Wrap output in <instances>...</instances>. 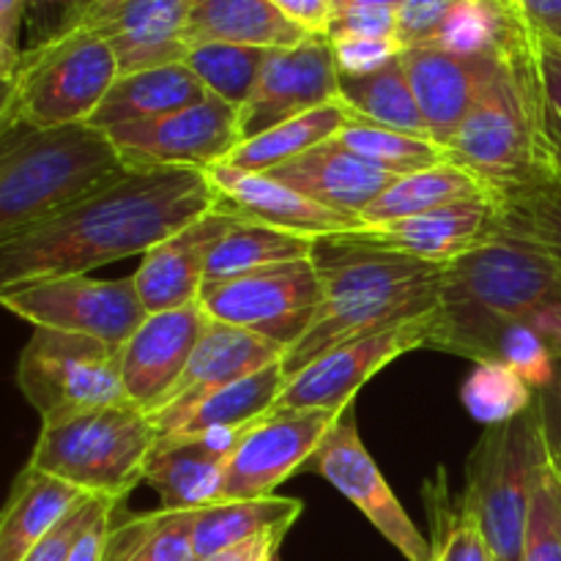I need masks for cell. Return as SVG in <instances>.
Wrapping results in <instances>:
<instances>
[{
	"instance_id": "484cf974",
	"label": "cell",
	"mask_w": 561,
	"mask_h": 561,
	"mask_svg": "<svg viewBox=\"0 0 561 561\" xmlns=\"http://www.w3.org/2000/svg\"><path fill=\"white\" fill-rule=\"evenodd\" d=\"M312 33L285 16L272 0H192L186 47L192 44H241V47H299Z\"/></svg>"
},
{
	"instance_id": "f35d334b",
	"label": "cell",
	"mask_w": 561,
	"mask_h": 561,
	"mask_svg": "<svg viewBox=\"0 0 561 561\" xmlns=\"http://www.w3.org/2000/svg\"><path fill=\"white\" fill-rule=\"evenodd\" d=\"M268 49L241 47V44H192L184 64L201 77L208 93L225 99L233 107H244L255 91V82L266 64Z\"/></svg>"
},
{
	"instance_id": "bcb514c9",
	"label": "cell",
	"mask_w": 561,
	"mask_h": 561,
	"mask_svg": "<svg viewBox=\"0 0 561 561\" xmlns=\"http://www.w3.org/2000/svg\"><path fill=\"white\" fill-rule=\"evenodd\" d=\"M334 49L340 75L365 77L381 71L392 60L403 55V44L398 38H329Z\"/></svg>"
},
{
	"instance_id": "91938a15",
	"label": "cell",
	"mask_w": 561,
	"mask_h": 561,
	"mask_svg": "<svg viewBox=\"0 0 561 561\" xmlns=\"http://www.w3.org/2000/svg\"><path fill=\"white\" fill-rule=\"evenodd\" d=\"M559 403H561V389H559Z\"/></svg>"
},
{
	"instance_id": "5b68a950",
	"label": "cell",
	"mask_w": 561,
	"mask_h": 561,
	"mask_svg": "<svg viewBox=\"0 0 561 561\" xmlns=\"http://www.w3.org/2000/svg\"><path fill=\"white\" fill-rule=\"evenodd\" d=\"M531 42L535 31L496 58L474 107L447 142L449 159L480 175L496 195L557 175L537 124Z\"/></svg>"
},
{
	"instance_id": "cb8c5ba5",
	"label": "cell",
	"mask_w": 561,
	"mask_h": 561,
	"mask_svg": "<svg viewBox=\"0 0 561 561\" xmlns=\"http://www.w3.org/2000/svg\"><path fill=\"white\" fill-rule=\"evenodd\" d=\"M192 0H124L110 14L85 22L115 49L121 75L184 64Z\"/></svg>"
},
{
	"instance_id": "6da1fadb",
	"label": "cell",
	"mask_w": 561,
	"mask_h": 561,
	"mask_svg": "<svg viewBox=\"0 0 561 561\" xmlns=\"http://www.w3.org/2000/svg\"><path fill=\"white\" fill-rule=\"evenodd\" d=\"M217 206L206 170L129 168L85 201L0 241V290L146 255Z\"/></svg>"
},
{
	"instance_id": "f5cc1de1",
	"label": "cell",
	"mask_w": 561,
	"mask_h": 561,
	"mask_svg": "<svg viewBox=\"0 0 561 561\" xmlns=\"http://www.w3.org/2000/svg\"><path fill=\"white\" fill-rule=\"evenodd\" d=\"M285 16L299 22L312 36H327L329 22H332L334 3L332 0H272Z\"/></svg>"
},
{
	"instance_id": "9f6ffc18",
	"label": "cell",
	"mask_w": 561,
	"mask_h": 561,
	"mask_svg": "<svg viewBox=\"0 0 561 561\" xmlns=\"http://www.w3.org/2000/svg\"><path fill=\"white\" fill-rule=\"evenodd\" d=\"M118 3H124V0H93V5H91V9H88V14H85V20H82V25H85V22L99 20V16L110 14V11H113Z\"/></svg>"
},
{
	"instance_id": "680465c9",
	"label": "cell",
	"mask_w": 561,
	"mask_h": 561,
	"mask_svg": "<svg viewBox=\"0 0 561 561\" xmlns=\"http://www.w3.org/2000/svg\"><path fill=\"white\" fill-rule=\"evenodd\" d=\"M548 436H551V449H553V455H557V460L561 466V425L557 427L551 420H548Z\"/></svg>"
},
{
	"instance_id": "c3c4849f",
	"label": "cell",
	"mask_w": 561,
	"mask_h": 561,
	"mask_svg": "<svg viewBox=\"0 0 561 561\" xmlns=\"http://www.w3.org/2000/svg\"><path fill=\"white\" fill-rule=\"evenodd\" d=\"M458 0H403L398 5V38L405 49L436 42Z\"/></svg>"
},
{
	"instance_id": "5bb4252c",
	"label": "cell",
	"mask_w": 561,
	"mask_h": 561,
	"mask_svg": "<svg viewBox=\"0 0 561 561\" xmlns=\"http://www.w3.org/2000/svg\"><path fill=\"white\" fill-rule=\"evenodd\" d=\"M307 469L318 471L329 485L337 488L389 546L398 548L405 561H433L431 540L420 535L414 520L398 502L381 469L359 438L354 411H345L321 444Z\"/></svg>"
},
{
	"instance_id": "1f68e13d",
	"label": "cell",
	"mask_w": 561,
	"mask_h": 561,
	"mask_svg": "<svg viewBox=\"0 0 561 561\" xmlns=\"http://www.w3.org/2000/svg\"><path fill=\"white\" fill-rule=\"evenodd\" d=\"M348 118L351 110L345 107L343 99H334V102L321 104V107L310 110L299 118H290L274 129L263 131V135L252 137V140H244L225 164L250 170V173H268V170L337 137V131L348 124Z\"/></svg>"
},
{
	"instance_id": "7dc6e473",
	"label": "cell",
	"mask_w": 561,
	"mask_h": 561,
	"mask_svg": "<svg viewBox=\"0 0 561 561\" xmlns=\"http://www.w3.org/2000/svg\"><path fill=\"white\" fill-rule=\"evenodd\" d=\"M327 38H398V9L354 5V9L334 11Z\"/></svg>"
},
{
	"instance_id": "ac0fdd59",
	"label": "cell",
	"mask_w": 561,
	"mask_h": 561,
	"mask_svg": "<svg viewBox=\"0 0 561 561\" xmlns=\"http://www.w3.org/2000/svg\"><path fill=\"white\" fill-rule=\"evenodd\" d=\"M206 327L208 316L201 301L179 310L148 312L140 329L118 348L126 398L148 414L162 409Z\"/></svg>"
},
{
	"instance_id": "e0dca14e",
	"label": "cell",
	"mask_w": 561,
	"mask_h": 561,
	"mask_svg": "<svg viewBox=\"0 0 561 561\" xmlns=\"http://www.w3.org/2000/svg\"><path fill=\"white\" fill-rule=\"evenodd\" d=\"M247 431L214 427L159 436L148 455L146 485L157 491L162 510L197 513L222 502L230 458Z\"/></svg>"
},
{
	"instance_id": "7a4b0ae2",
	"label": "cell",
	"mask_w": 561,
	"mask_h": 561,
	"mask_svg": "<svg viewBox=\"0 0 561 561\" xmlns=\"http://www.w3.org/2000/svg\"><path fill=\"white\" fill-rule=\"evenodd\" d=\"M321 277V310L305 337L285 351L288 376L327 351L438 310L444 266L420 261L359 236H327L312 250Z\"/></svg>"
},
{
	"instance_id": "f907efd6",
	"label": "cell",
	"mask_w": 561,
	"mask_h": 561,
	"mask_svg": "<svg viewBox=\"0 0 561 561\" xmlns=\"http://www.w3.org/2000/svg\"><path fill=\"white\" fill-rule=\"evenodd\" d=\"M33 0H0V82L3 88L14 77L22 58V22L31 14Z\"/></svg>"
},
{
	"instance_id": "52a82bcc",
	"label": "cell",
	"mask_w": 561,
	"mask_h": 561,
	"mask_svg": "<svg viewBox=\"0 0 561 561\" xmlns=\"http://www.w3.org/2000/svg\"><path fill=\"white\" fill-rule=\"evenodd\" d=\"M159 431L135 403L75 411L42 422L33 469L47 471L91 496L124 502L140 482Z\"/></svg>"
},
{
	"instance_id": "2e32d148",
	"label": "cell",
	"mask_w": 561,
	"mask_h": 561,
	"mask_svg": "<svg viewBox=\"0 0 561 561\" xmlns=\"http://www.w3.org/2000/svg\"><path fill=\"white\" fill-rule=\"evenodd\" d=\"M334 99H340V69L327 36H312L299 47L268 49L255 91L239 110L241 142Z\"/></svg>"
},
{
	"instance_id": "e575fe53",
	"label": "cell",
	"mask_w": 561,
	"mask_h": 561,
	"mask_svg": "<svg viewBox=\"0 0 561 561\" xmlns=\"http://www.w3.org/2000/svg\"><path fill=\"white\" fill-rule=\"evenodd\" d=\"M285 383H288V373H285L283 362L266 367V370L252 373V376L208 394L203 403H197L184 416V422L173 433L214 431V427H236V431H244V427L257 425L263 416L272 414Z\"/></svg>"
},
{
	"instance_id": "ab89813d",
	"label": "cell",
	"mask_w": 561,
	"mask_h": 561,
	"mask_svg": "<svg viewBox=\"0 0 561 561\" xmlns=\"http://www.w3.org/2000/svg\"><path fill=\"white\" fill-rule=\"evenodd\" d=\"M537 394L540 392L526 378L496 359L480 362L460 389V400L471 420L488 427L513 422L535 403Z\"/></svg>"
},
{
	"instance_id": "3957f363",
	"label": "cell",
	"mask_w": 561,
	"mask_h": 561,
	"mask_svg": "<svg viewBox=\"0 0 561 561\" xmlns=\"http://www.w3.org/2000/svg\"><path fill=\"white\" fill-rule=\"evenodd\" d=\"M561 299V268L540 247L510 233L493 236L469 255L444 266L436 329L427 348L480 362L510 323L526 321Z\"/></svg>"
},
{
	"instance_id": "44dd1931",
	"label": "cell",
	"mask_w": 561,
	"mask_h": 561,
	"mask_svg": "<svg viewBox=\"0 0 561 561\" xmlns=\"http://www.w3.org/2000/svg\"><path fill=\"white\" fill-rule=\"evenodd\" d=\"M206 175L219 203L252 222L272 225V228L290 230V233L310 236V239L362 233L367 228L365 219L356 214L321 206L268 173H250V170L230 168V164H214L206 170Z\"/></svg>"
},
{
	"instance_id": "ba28073f",
	"label": "cell",
	"mask_w": 561,
	"mask_h": 561,
	"mask_svg": "<svg viewBox=\"0 0 561 561\" xmlns=\"http://www.w3.org/2000/svg\"><path fill=\"white\" fill-rule=\"evenodd\" d=\"M546 453V392L513 422L488 427L471 453L460 499L482 526L496 561H524L531 496Z\"/></svg>"
},
{
	"instance_id": "8992f818",
	"label": "cell",
	"mask_w": 561,
	"mask_h": 561,
	"mask_svg": "<svg viewBox=\"0 0 561 561\" xmlns=\"http://www.w3.org/2000/svg\"><path fill=\"white\" fill-rule=\"evenodd\" d=\"M118 75L115 49L88 25L25 47L0 99V131L88 124Z\"/></svg>"
},
{
	"instance_id": "30bf717a",
	"label": "cell",
	"mask_w": 561,
	"mask_h": 561,
	"mask_svg": "<svg viewBox=\"0 0 561 561\" xmlns=\"http://www.w3.org/2000/svg\"><path fill=\"white\" fill-rule=\"evenodd\" d=\"M0 301L33 329L85 334L110 348H121L148 316L131 277L93 279L91 274H71L38 279L3 288Z\"/></svg>"
},
{
	"instance_id": "f1b7e54d",
	"label": "cell",
	"mask_w": 561,
	"mask_h": 561,
	"mask_svg": "<svg viewBox=\"0 0 561 561\" xmlns=\"http://www.w3.org/2000/svg\"><path fill=\"white\" fill-rule=\"evenodd\" d=\"M482 197L499 195L480 175L447 159V162L431 164L416 173L398 175L394 184L373 206L365 208L362 219L367 225H383L394 222V219L420 217V214L436 211V208L453 206V203L482 201Z\"/></svg>"
},
{
	"instance_id": "4fadbf2b",
	"label": "cell",
	"mask_w": 561,
	"mask_h": 561,
	"mask_svg": "<svg viewBox=\"0 0 561 561\" xmlns=\"http://www.w3.org/2000/svg\"><path fill=\"white\" fill-rule=\"evenodd\" d=\"M129 168H197L225 164L241 146L239 107L208 93L201 102L137 124L110 129Z\"/></svg>"
},
{
	"instance_id": "b9f144b4",
	"label": "cell",
	"mask_w": 561,
	"mask_h": 561,
	"mask_svg": "<svg viewBox=\"0 0 561 561\" xmlns=\"http://www.w3.org/2000/svg\"><path fill=\"white\" fill-rule=\"evenodd\" d=\"M531 85H535L537 124L548 162L561 175V42L535 33L531 42Z\"/></svg>"
},
{
	"instance_id": "6f0895ef",
	"label": "cell",
	"mask_w": 561,
	"mask_h": 561,
	"mask_svg": "<svg viewBox=\"0 0 561 561\" xmlns=\"http://www.w3.org/2000/svg\"><path fill=\"white\" fill-rule=\"evenodd\" d=\"M334 11H343V9H354V5H394L398 9L403 0H332Z\"/></svg>"
},
{
	"instance_id": "7c38bea8",
	"label": "cell",
	"mask_w": 561,
	"mask_h": 561,
	"mask_svg": "<svg viewBox=\"0 0 561 561\" xmlns=\"http://www.w3.org/2000/svg\"><path fill=\"white\" fill-rule=\"evenodd\" d=\"M436 329V312L416 321L398 323L381 332L362 334L312 359L299 373L288 376L283 394L272 411L329 409L348 411L356 392L398 356L427 348Z\"/></svg>"
},
{
	"instance_id": "277c9868",
	"label": "cell",
	"mask_w": 561,
	"mask_h": 561,
	"mask_svg": "<svg viewBox=\"0 0 561 561\" xmlns=\"http://www.w3.org/2000/svg\"><path fill=\"white\" fill-rule=\"evenodd\" d=\"M0 241L33 228L129 170L91 124L0 131Z\"/></svg>"
},
{
	"instance_id": "db71d44e",
	"label": "cell",
	"mask_w": 561,
	"mask_h": 561,
	"mask_svg": "<svg viewBox=\"0 0 561 561\" xmlns=\"http://www.w3.org/2000/svg\"><path fill=\"white\" fill-rule=\"evenodd\" d=\"M515 5L531 31L561 42V0H515Z\"/></svg>"
},
{
	"instance_id": "83f0119b",
	"label": "cell",
	"mask_w": 561,
	"mask_h": 561,
	"mask_svg": "<svg viewBox=\"0 0 561 561\" xmlns=\"http://www.w3.org/2000/svg\"><path fill=\"white\" fill-rule=\"evenodd\" d=\"M91 493L77 491L58 477L25 466L0 520V561H22L77 504Z\"/></svg>"
},
{
	"instance_id": "ffe728a7",
	"label": "cell",
	"mask_w": 561,
	"mask_h": 561,
	"mask_svg": "<svg viewBox=\"0 0 561 561\" xmlns=\"http://www.w3.org/2000/svg\"><path fill=\"white\" fill-rule=\"evenodd\" d=\"M239 219L244 217L219 203L184 230L148 250L137 272L131 274L146 312H168L197 305L206 285L208 255Z\"/></svg>"
},
{
	"instance_id": "8fae6325",
	"label": "cell",
	"mask_w": 561,
	"mask_h": 561,
	"mask_svg": "<svg viewBox=\"0 0 561 561\" xmlns=\"http://www.w3.org/2000/svg\"><path fill=\"white\" fill-rule=\"evenodd\" d=\"M201 305L211 321L241 327L288 351L321 310V277L312 257L257 268L228 283L208 285Z\"/></svg>"
},
{
	"instance_id": "9a60e30c",
	"label": "cell",
	"mask_w": 561,
	"mask_h": 561,
	"mask_svg": "<svg viewBox=\"0 0 561 561\" xmlns=\"http://www.w3.org/2000/svg\"><path fill=\"white\" fill-rule=\"evenodd\" d=\"M345 411H272L244 433L230 458L222 502L274 496L279 485L310 466L321 444Z\"/></svg>"
},
{
	"instance_id": "f6af8a7d",
	"label": "cell",
	"mask_w": 561,
	"mask_h": 561,
	"mask_svg": "<svg viewBox=\"0 0 561 561\" xmlns=\"http://www.w3.org/2000/svg\"><path fill=\"white\" fill-rule=\"evenodd\" d=\"M118 499L110 496H85L47 537L36 542V546L27 551V557L22 561H69L71 551L80 542V537L85 535L88 526L99 518L107 510L118 507Z\"/></svg>"
},
{
	"instance_id": "ee69618b",
	"label": "cell",
	"mask_w": 561,
	"mask_h": 561,
	"mask_svg": "<svg viewBox=\"0 0 561 561\" xmlns=\"http://www.w3.org/2000/svg\"><path fill=\"white\" fill-rule=\"evenodd\" d=\"M493 359L504 362L513 367L520 378L531 383L537 392H548L553 381H557V356L548 348L546 340L529 327V323L518 321L510 323L499 332L496 343H493Z\"/></svg>"
},
{
	"instance_id": "d4e9b609",
	"label": "cell",
	"mask_w": 561,
	"mask_h": 561,
	"mask_svg": "<svg viewBox=\"0 0 561 561\" xmlns=\"http://www.w3.org/2000/svg\"><path fill=\"white\" fill-rule=\"evenodd\" d=\"M268 175L294 186L296 192L321 203V206L343 214H356V217H362L365 208L373 206L398 179L389 170L356 157L334 137L316 146L312 151L268 170Z\"/></svg>"
},
{
	"instance_id": "74e56055",
	"label": "cell",
	"mask_w": 561,
	"mask_h": 561,
	"mask_svg": "<svg viewBox=\"0 0 561 561\" xmlns=\"http://www.w3.org/2000/svg\"><path fill=\"white\" fill-rule=\"evenodd\" d=\"M334 140L343 142L356 157L367 159V162L378 164V168L389 170L394 175L416 173V170L431 168V164L447 162L449 159L447 148L442 142L373 124V121L359 118L354 113H351L348 124L337 131Z\"/></svg>"
},
{
	"instance_id": "9c48e42d",
	"label": "cell",
	"mask_w": 561,
	"mask_h": 561,
	"mask_svg": "<svg viewBox=\"0 0 561 561\" xmlns=\"http://www.w3.org/2000/svg\"><path fill=\"white\" fill-rule=\"evenodd\" d=\"M16 387L42 422L102 405L131 403L121 378L118 348L85 334L33 329L16 365Z\"/></svg>"
},
{
	"instance_id": "4dcf8cb0",
	"label": "cell",
	"mask_w": 561,
	"mask_h": 561,
	"mask_svg": "<svg viewBox=\"0 0 561 561\" xmlns=\"http://www.w3.org/2000/svg\"><path fill=\"white\" fill-rule=\"evenodd\" d=\"M529 31L515 0H458L433 44L466 58H502Z\"/></svg>"
},
{
	"instance_id": "7402d4cb",
	"label": "cell",
	"mask_w": 561,
	"mask_h": 561,
	"mask_svg": "<svg viewBox=\"0 0 561 561\" xmlns=\"http://www.w3.org/2000/svg\"><path fill=\"white\" fill-rule=\"evenodd\" d=\"M499 233H502L499 197H482V201L453 203L420 217L367 225L362 233L354 236L370 244L414 255L420 261L449 266Z\"/></svg>"
},
{
	"instance_id": "816d5d0a",
	"label": "cell",
	"mask_w": 561,
	"mask_h": 561,
	"mask_svg": "<svg viewBox=\"0 0 561 561\" xmlns=\"http://www.w3.org/2000/svg\"><path fill=\"white\" fill-rule=\"evenodd\" d=\"M288 531H290L288 526H279V529L263 531V535L252 537V540L236 542V546L222 548V551L211 553V557H203L197 561H277L279 548H283Z\"/></svg>"
},
{
	"instance_id": "681fc988",
	"label": "cell",
	"mask_w": 561,
	"mask_h": 561,
	"mask_svg": "<svg viewBox=\"0 0 561 561\" xmlns=\"http://www.w3.org/2000/svg\"><path fill=\"white\" fill-rule=\"evenodd\" d=\"M93 0H33L31 3V47L64 36L82 25Z\"/></svg>"
},
{
	"instance_id": "603a6c76",
	"label": "cell",
	"mask_w": 561,
	"mask_h": 561,
	"mask_svg": "<svg viewBox=\"0 0 561 561\" xmlns=\"http://www.w3.org/2000/svg\"><path fill=\"white\" fill-rule=\"evenodd\" d=\"M400 60L433 140L447 148L474 107L496 58H466L436 44H422L403 49Z\"/></svg>"
},
{
	"instance_id": "7bdbcfd3",
	"label": "cell",
	"mask_w": 561,
	"mask_h": 561,
	"mask_svg": "<svg viewBox=\"0 0 561 561\" xmlns=\"http://www.w3.org/2000/svg\"><path fill=\"white\" fill-rule=\"evenodd\" d=\"M524 561H561V466L551 449V436L531 496Z\"/></svg>"
},
{
	"instance_id": "94428289",
	"label": "cell",
	"mask_w": 561,
	"mask_h": 561,
	"mask_svg": "<svg viewBox=\"0 0 561 561\" xmlns=\"http://www.w3.org/2000/svg\"><path fill=\"white\" fill-rule=\"evenodd\" d=\"M559 179H561V175H559Z\"/></svg>"
},
{
	"instance_id": "d6a6232c",
	"label": "cell",
	"mask_w": 561,
	"mask_h": 561,
	"mask_svg": "<svg viewBox=\"0 0 561 561\" xmlns=\"http://www.w3.org/2000/svg\"><path fill=\"white\" fill-rule=\"evenodd\" d=\"M301 510L305 504L299 499L283 496L239 499V502H219L206 510H197L195 531H192L197 559L211 557L222 548L252 540L263 531L279 529V526L290 529L299 520Z\"/></svg>"
},
{
	"instance_id": "d6986e66",
	"label": "cell",
	"mask_w": 561,
	"mask_h": 561,
	"mask_svg": "<svg viewBox=\"0 0 561 561\" xmlns=\"http://www.w3.org/2000/svg\"><path fill=\"white\" fill-rule=\"evenodd\" d=\"M283 356L285 351L272 340L208 318L206 332H203L184 376L175 383L162 409L151 414L159 436L173 433L184 422V416L197 403H203L208 394L219 392V389L230 387V383L241 381L252 373L277 365V362H283Z\"/></svg>"
},
{
	"instance_id": "8d00e7d4",
	"label": "cell",
	"mask_w": 561,
	"mask_h": 561,
	"mask_svg": "<svg viewBox=\"0 0 561 561\" xmlns=\"http://www.w3.org/2000/svg\"><path fill=\"white\" fill-rule=\"evenodd\" d=\"M504 233L540 247L561 268V179L531 181L499 192Z\"/></svg>"
},
{
	"instance_id": "836d02e7",
	"label": "cell",
	"mask_w": 561,
	"mask_h": 561,
	"mask_svg": "<svg viewBox=\"0 0 561 561\" xmlns=\"http://www.w3.org/2000/svg\"><path fill=\"white\" fill-rule=\"evenodd\" d=\"M400 58L365 77L340 75V99L359 118L433 140Z\"/></svg>"
},
{
	"instance_id": "f546056e",
	"label": "cell",
	"mask_w": 561,
	"mask_h": 561,
	"mask_svg": "<svg viewBox=\"0 0 561 561\" xmlns=\"http://www.w3.org/2000/svg\"><path fill=\"white\" fill-rule=\"evenodd\" d=\"M316 241L318 239H310V236L290 233V230L272 228V225L239 219L208 255L203 288L244 277L257 268L277 266V263L307 261V257H312Z\"/></svg>"
},
{
	"instance_id": "4316f807",
	"label": "cell",
	"mask_w": 561,
	"mask_h": 561,
	"mask_svg": "<svg viewBox=\"0 0 561 561\" xmlns=\"http://www.w3.org/2000/svg\"><path fill=\"white\" fill-rule=\"evenodd\" d=\"M206 96L208 88L186 64L153 66V69L131 71V75H118L88 124L110 131L137 124V121L179 113Z\"/></svg>"
},
{
	"instance_id": "11a10c76",
	"label": "cell",
	"mask_w": 561,
	"mask_h": 561,
	"mask_svg": "<svg viewBox=\"0 0 561 561\" xmlns=\"http://www.w3.org/2000/svg\"><path fill=\"white\" fill-rule=\"evenodd\" d=\"M113 513H115V507L99 515V518L88 526L85 535L80 537V542H77L75 551H71L69 561H102L104 559L107 537H110V531H113V524H115Z\"/></svg>"
},
{
	"instance_id": "d590c367",
	"label": "cell",
	"mask_w": 561,
	"mask_h": 561,
	"mask_svg": "<svg viewBox=\"0 0 561 561\" xmlns=\"http://www.w3.org/2000/svg\"><path fill=\"white\" fill-rule=\"evenodd\" d=\"M195 515L157 510L113 524L102 561H197Z\"/></svg>"
},
{
	"instance_id": "60d3db41",
	"label": "cell",
	"mask_w": 561,
	"mask_h": 561,
	"mask_svg": "<svg viewBox=\"0 0 561 561\" xmlns=\"http://www.w3.org/2000/svg\"><path fill=\"white\" fill-rule=\"evenodd\" d=\"M436 493H427V510L433 524V561H496L482 526L463 504L449 499L444 480L433 482Z\"/></svg>"
}]
</instances>
